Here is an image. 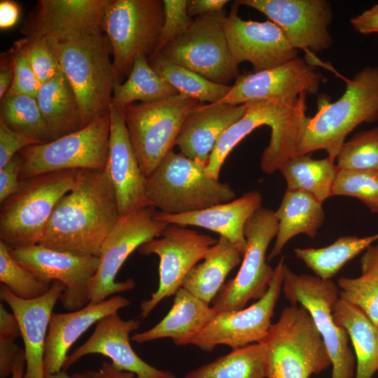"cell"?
Returning a JSON list of instances; mask_svg holds the SVG:
<instances>
[{
  "mask_svg": "<svg viewBox=\"0 0 378 378\" xmlns=\"http://www.w3.org/2000/svg\"><path fill=\"white\" fill-rule=\"evenodd\" d=\"M227 0H188L187 12L193 18L223 10Z\"/></svg>",
  "mask_w": 378,
  "mask_h": 378,
  "instance_id": "f907efd6",
  "label": "cell"
},
{
  "mask_svg": "<svg viewBox=\"0 0 378 378\" xmlns=\"http://www.w3.org/2000/svg\"><path fill=\"white\" fill-rule=\"evenodd\" d=\"M218 313L186 289L180 288L167 315L153 328L131 337L143 344L162 338H171L178 346L190 344L194 337Z\"/></svg>",
  "mask_w": 378,
  "mask_h": 378,
  "instance_id": "4316f807",
  "label": "cell"
},
{
  "mask_svg": "<svg viewBox=\"0 0 378 378\" xmlns=\"http://www.w3.org/2000/svg\"><path fill=\"white\" fill-rule=\"evenodd\" d=\"M332 317L351 340L356 360L355 378H372L378 370V328L359 308L340 297Z\"/></svg>",
  "mask_w": 378,
  "mask_h": 378,
  "instance_id": "4dcf8cb0",
  "label": "cell"
},
{
  "mask_svg": "<svg viewBox=\"0 0 378 378\" xmlns=\"http://www.w3.org/2000/svg\"><path fill=\"white\" fill-rule=\"evenodd\" d=\"M242 253L220 237L185 277L181 287L204 302L211 304L224 285L228 274L241 262Z\"/></svg>",
  "mask_w": 378,
  "mask_h": 378,
  "instance_id": "f546056e",
  "label": "cell"
},
{
  "mask_svg": "<svg viewBox=\"0 0 378 378\" xmlns=\"http://www.w3.org/2000/svg\"><path fill=\"white\" fill-rule=\"evenodd\" d=\"M153 69L178 94L200 103L219 102L230 91L232 85L218 84L200 74L176 65L160 53L148 59Z\"/></svg>",
  "mask_w": 378,
  "mask_h": 378,
  "instance_id": "d590c367",
  "label": "cell"
},
{
  "mask_svg": "<svg viewBox=\"0 0 378 378\" xmlns=\"http://www.w3.org/2000/svg\"><path fill=\"white\" fill-rule=\"evenodd\" d=\"M354 30L361 34L378 33V3L350 20Z\"/></svg>",
  "mask_w": 378,
  "mask_h": 378,
  "instance_id": "c3c4849f",
  "label": "cell"
},
{
  "mask_svg": "<svg viewBox=\"0 0 378 378\" xmlns=\"http://www.w3.org/2000/svg\"><path fill=\"white\" fill-rule=\"evenodd\" d=\"M338 169L335 162L328 157L316 160L311 153H305L289 158L279 171L286 181L287 189L307 192L323 204L332 196Z\"/></svg>",
  "mask_w": 378,
  "mask_h": 378,
  "instance_id": "1f68e13d",
  "label": "cell"
},
{
  "mask_svg": "<svg viewBox=\"0 0 378 378\" xmlns=\"http://www.w3.org/2000/svg\"><path fill=\"white\" fill-rule=\"evenodd\" d=\"M36 99L53 140L85 127L75 93L62 70L41 85Z\"/></svg>",
  "mask_w": 378,
  "mask_h": 378,
  "instance_id": "f1b7e54d",
  "label": "cell"
},
{
  "mask_svg": "<svg viewBox=\"0 0 378 378\" xmlns=\"http://www.w3.org/2000/svg\"><path fill=\"white\" fill-rule=\"evenodd\" d=\"M278 220L275 211L261 207L244 228L246 248L237 275L224 284L212 302L217 313L244 308L251 300H258L267 291L274 273L267 262L266 253L276 237Z\"/></svg>",
  "mask_w": 378,
  "mask_h": 378,
  "instance_id": "7c38bea8",
  "label": "cell"
},
{
  "mask_svg": "<svg viewBox=\"0 0 378 378\" xmlns=\"http://www.w3.org/2000/svg\"><path fill=\"white\" fill-rule=\"evenodd\" d=\"M361 275L378 280V244L369 246L360 258Z\"/></svg>",
  "mask_w": 378,
  "mask_h": 378,
  "instance_id": "816d5d0a",
  "label": "cell"
},
{
  "mask_svg": "<svg viewBox=\"0 0 378 378\" xmlns=\"http://www.w3.org/2000/svg\"><path fill=\"white\" fill-rule=\"evenodd\" d=\"M162 1L164 12V22L157 47L150 58L158 55L169 42L188 30L194 21V18L187 12L188 0Z\"/></svg>",
  "mask_w": 378,
  "mask_h": 378,
  "instance_id": "7bdbcfd3",
  "label": "cell"
},
{
  "mask_svg": "<svg viewBox=\"0 0 378 378\" xmlns=\"http://www.w3.org/2000/svg\"><path fill=\"white\" fill-rule=\"evenodd\" d=\"M110 113L82 129L19 152L20 181L65 170H105L108 156Z\"/></svg>",
  "mask_w": 378,
  "mask_h": 378,
  "instance_id": "9c48e42d",
  "label": "cell"
},
{
  "mask_svg": "<svg viewBox=\"0 0 378 378\" xmlns=\"http://www.w3.org/2000/svg\"><path fill=\"white\" fill-rule=\"evenodd\" d=\"M9 50L13 60L14 78L6 94H23L36 97L41 84L30 64L21 38L15 41Z\"/></svg>",
  "mask_w": 378,
  "mask_h": 378,
  "instance_id": "ee69618b",
  "label": "cell"
},
{
  "mask_svg": "<svg viewBox=\"0 0 378 378\" xmlns=\"http://www.w3.org/2000/svg\"><path fill=\"white\" fill-rule=\"evenodd\" d=\"M13 258L44 284H64L60 302L64 309L75 311L90 302V287L99 257L81 256L54 250L40 244L10 248Z\"/></svg>",
  "mask_w": 378,
  "mask_h": 378,
  "instance_id": "2e32d148",
  "label": "cell"
},
{
  "mask_svg": "<svg viewBox=\"0 0 378 378\" xmlns=\"http://www.w3.org/2000/svg\"><path fill=\"white\" fill-rule=\"evenodd\" d=\"M237 5L254 8L277 24L295 49L318 52L332 42L329 27L331 4L326 0H237Z\"/></svg>",
  "mask_w": 378,
  "mask_h": 378,
  "instance_id": "e0dca14e",
  "label": "cell"
},
{
  "mask_svg": "<svg viewBox=\"0 0 378 378\" xmlns=\"http://www.w3.org/2000/svg\"><path fill=\"white\" fill-rule=\"evenodd\" d=\"M377 239L378 234L365 237L344 236L323 248H295L294 253L316 276L331 279L346 263Z\"/></svg>",
  "mask_w": 378,
  "mask_h": 378,
  "instance_id": "d6a6232c",
  "label": "cell"
},
{
  "mask_svg": "<svg viewBox=\"0 0 378 378\" xmlns=\"http://www.w3.org/2000/svg\"><path fill=\"white\" fill-rule=\"evenodd\" d=\"M178 94L151 67L148 59L139 56L127 80L114 88L111 105L120 109L135 103L156 101Z\"/></svg>",
  "mask_w": 378,
  "mask_h": 378,
  "instance_id": "e575fe53",
  "label": "cell"
},
{
  "mask_svg": "<svg viewBox=\"0 0 378 378\" xmlns=\"http://www.w3.org/2000/svg\"><path fill=\"white\" fill-rule=\"evenodd\" d=\"M65 286L55 281L43 295L25 300L1 284L0 298L15 316L24 343L25 370L24 378H45L44 352L52 311Z\"/></svg>",
  "mask_w": 378,
  "mask_h": 378,
  "instance_id": "603a6c76",
  "label": "cell"
},
{
  "mask_svg": "<svg viewBox=\"0 0 378 378\" xmlns=\"http://www.w3.org/2000/svg\"><path fill=\"white\" fill-rule=\"evenodd\" d=\"M130 304L127 298L115 295L99 302H90L84 307L68 313H53L45 346V374L63 370L69 349L88 328Z\"/></svg>",
  "mask_w": 378,
  "mask_h": 378,
  "instance_id": "cb8c5ba5",
  "label": "cell"
},
{
  "mask_svg": "<svg viewBox=\"0 0 378 378\" xmlns=\"http://www.w3.org/2000/svg\"><path fill=\"white\" fill-rule=\"evenodd\" d=\"M36 144H39L14 131L0 118V169L20 150Z\"/></svg>",
  "mask_w": 378,
  "mask_h": 378,
  "instance_id": "f6af8a7d",
  "label": "cell"
},
{
  "mask_svg": "<svg viewBox=\"0 0 378 378\" xmlns=\"http://www.w3.org/2000/svg\"><path fill=\"white\" fill-rule=\"evenodd\" d=\"M153 206L120 216L104 241L99 265L90 287V302H99L108 297L134 288L133 279L116 281V275L127 258L144 243L160 236L168 224L156 218Z\"/></svg>",
  "mask_w": 378,
  "mask_h": 378,
  "instance_id": "4fadbf2b",
  "label": "cell"
},
{
  "mask_svg": "<svg viewBox=\"0 0 378 378\" xmlns=\"http://www.w3.org/2000/svg\"><path fill=\"white\" fill-rule=\"evenodd\" d=\"M108 0H39L21 28L27 38L46 36L59 43L104 33Z\"/></svg>",
  "mask_w": 378,
  "mask_h": 378,
  "instance_id": "d6986e66",
  "label": "cell"
},
{
  "mask_svg": "<svg viewBox=\"0 0 378 378\" xmlns=\"http://www.w3.org/2000/svg\"><path fill=\"white\" fill-rule=\"evenodd\" d=\"M322 203L311 194L287 189L281 204L275 211L278 230L274 246L267 260L278 256L287 242L293 237L304 234L314 238L325 220Z\"/></svg>",
  "mask_w": 378,
  "mask_h": 378,
  "instance_id": "83f0119b",
  "label": "cell"
},
{
  "mask_svg": "<svg viewBox=\"0 0 378 378\" xmlns=\"http://www.w3.org/2000/svg\"><path fill=\"white\" fill-rule=\"evenodd\" d=\"M109 52L104 33L59 43L61 68L75 93L85 126L110 113L113 92L120 83Z\"/></svg>",
  "mask_w": 378,
  "mask_h": 378,
  "instance_id": "8992f818",
  "label": "cell"
},
{
  "mask_svg": "<svg viewBox=\"0 0 378 378\" xmlns=\"http://www.w3.org/2000/svg\"><path fill=\"white\" fill-rule=\"evenodd\" d=\"M281 291L291 304H300L312 316L331 361V378H353L356 357L349 345V337L332 317L338 286L331 279L297 274L286 265Z\"/></svg>",
  "mask_w": 378,
  "mask_h": 378,
  "instance_id": "8fae6325",
  "label": "cell"
},
{
  "mask_svg": "<svg viewBox=\"0 0 378 378\" xmlns=\"http://www.w3.org/2000/svg\"><path fill=\"white\" fill-rule=\"evenodd\" d=\"M14 78L13 60L10 50L1 52L0 57V99L10 90Z\"/></svg>",
  "mask_w": 378,
  "mask_h": 378,
  "instance_id": "681fc988",
  "label": "cell"
},
{
  "mask_svg": "<svg viewBox=\"0 0 378 378\" xmlns=\"http://www.w3.org/2000/svg\"><path fill=\"white\" fill-rule=\"evenodd\" d=\"M345 82L343 94L335 102L326 95L318 99L317 112L303 122L296 155L323 150L335 162L351 132L378 120V66H365Z\"/></svg>",
  "mask_w": 378,
  "mask_h": 378,
  "instance_id": "7a4b0ae2",
  "label": "cell"
},
{
  "mask_svg": "<svg viewBox=\"0 0 378 378\" xmlns=\"http://www.w3.org/2000/svg\"><path fill=\"white\" fill-rule=\"evenodd\" d=\"M323 76L307 59L297 57L279 66L245 72L218 104L239 105L262 99L297 100L302 94L318 92Z\"/></svg>",
  "mask_w": 378,
  "mask_h": 378,
  "instance_id": "ac0fdd59",
  "label": "cell"
},
{
  "mask_svg": "<svg viewBox=\"0 0 378 378\" xmlns=\"http://www.w3.org/2000/svg\"><path fill=\"white\" fill-rule=\"evenodd\" d=\"M206 164L170 150L147 177L151 206L162 214H183L234 200L227 183L206 174Z\"/></svg>",
  "mask_w": 378,
  "mask_h": 378,
  "instance_id": "3957f363",
  "label": "cell"
},
{
  "mask_svg": "<svg viewBox=\"0 0 378 378\" xmlns=\"http://www.w3.org/2000/svg\"><path fill=\"white\" fill-rule=\"evenodd\" d=\"M340 169L378 170V127L346 141L335 158Z\"/></svg>",
  "mask_w": 378,
  "mask_h": 378,
  "instance_id": "74e56055",
  "label": "cell"
},
{
  "mask_svg": "<svg viewBox=\"0 0 378 378\" xmlns=\"http://www.w3.org/2000/svg\"><path fill=\"white\" fill-rule=\"evenodd\" d=\"M119 217L106 171L80 169L73 188L57 204L38 244L77 255L99 256Z\"/></svg>",
  "mask_w": 378,
  "mask_h": 378,
  "instance_id": "6da1fadb",
  "label": "cell"
},
{
  "mask_svg": "<svg viewBox=\"0 0 378 378\" xmlns=\"http://www.w3.org/2000/svg\"><path fill=\"white\" fill-rule=\"evenodd\" d=\"M360 200L372 212L378 213V170L338 169L332 196Z\"/></svg>",
  "mask_w": 378,
  "mask_h": 378,
  "instance_id": "ab89813d",
  "label": "cell"
},
{
  "mask_svg": "<svg viewBox=\"0 0 378 378\" xmlns=\"http://www.w3.org/2000/svg\"><path fill=\"white\" fill-rule=\"evenodd\" d=\"M262 202L260 192L251 190L239 198L198 211L183 214L158 212L156 218L167 224L200 227L213 231L227 239L244 255L246 248L245 225L262 207Z\"/></svg>",
  "mask_w": 378,
  "mask_h": 378,
  "instance_id": "d4e9b609",
  "label": "cell"
},
{
  "mask_svg": "<svg viewBox=\"0 0 378 378\" xmlns=\"http://www.w3.org/2000/svg\"><path fill=\"white\" fill-rule=\"evenodd\" d=\"M140 323L136 318L123 320L118 312L104 317L96 323L88 340L67 356L63 370L86 355L101 354L110 358L118 370L132 372L141 378H175L174 373L149 365L133 350L130 335L139 328Z\"/></svg>",
  "mask_w": 378,
  "mask_h": 378,
  "instance_id": "7402d4cb",
  "label": "cell"
},
{
  "mask_svg": "<svg viewBox=\"0 0 378 378\" xmlns=\"http://www.w3.org/2000/svg\"><path fill=\"white\" fill-rule=\"evenodd\" d=\"M200 102L177 94L123 109L130 139L146 177L176 145L187 115Z\"/></svg>",
  "mask_w": 378,
  "mask_h": 378,
  "instance_id": "ba28073f",
  "label": "cell"
},
{
  "mask_svg": "<svg viewBox=\"0 0 378 378\" xmlns=\"http://www.w3.org/2000/svg\"><path fill=\"white\" fill-rule=\"evenodd\" d=\"M18 335L0 334V378L11 374L15 357L20 349L15 344Z\"/></svg>",
  "mask_w": 378,
  "mask_h": 378,
  "instance_id": "7dc6e473",
  "label": "cell"
},
{
  "mask_svg": "<svg viewBox=\"0 0 378 378\" xmlns=\"http://www.w3.org/2000/svg\"><path fill=\"white\" fill-rule=\"evenodd\" d=\"M45 378H90L86 372L83 373H76L70 375L64 370L50 374H46Z\"/></svg>",
  "mask_w": 378,
  "mask_h": 378,
  "instance_id": "9f6ffc18",
  "label": "cell"
},
{
  "mask_svg": "<svg viewBox=\"0 0 378 378\" xmlns=\"http://www.w3.org/2000/svg\"><path fill=\"white\" fill-rule=\"evenodd\" d=\"M0 118L10 128L38 144L53 140L36 97L23 94H6L1 100Z\"/></svg>",
  "mask_w": 378,
  "mask_h": 378,
  "instance_id": "8d00e7d4",
  "label": "cell"
},
{
  "mask_svg": "<svg viewBox=\"0 0 378 378\" xmlns=\"http://www.w3.org/2000/svg\"><path fill=\"white\" fill-rule=\"evenodd\" d=\"M286 265L282 257L274 267L266 293L255 302L239 310L218 313L190 344L210 352L220 344L233 349L262 341L272 326V317L282 290Z\"/></svg>",
  "mask_w": 378,
  "mask_h": 378,
  "instance_id": "9a60e30c",
  "label": "cell"
},
{
  "mask_svg": "<svg viewBox=\"0 0 378 378\" xmlns=\"http://www.w3.org/2000/svg\"><path fill=\"white\" fill-rule=\"evenodd\" d=\"M25 364L24 349L20 348L13 363L11 378H24Z\"/></svg>",
  "mask_w": 378,
  "mask_h": 378,
  "instance_id": "11a10c76",
  "label": "cell"
},
{
  "mask_svg": "<svg viewBox=\"0 0 378 378\" xmlns=\"http://www.w3.org/2000/svg\"><path fill=\"white\" fill-rule=\"evenodd\" d=\"M183 378H266L262 342L233 349L228 354L190 371Z\"/></svg>",
  "mask_w": 378,
  "mask_h": 378,
  "instance_id": "836d02e7",
  "label": "cell"
},
{
  "mask_svg": "<svg viewBox=\"0 0 378 378\" xmlns=\"http://www.w3.org/2000/svg\"><path fill=\"white\" fill-rule=\"evenodd\" d=\"M234 2L225 20L224 29L230 50L239 64L248 62L253 72L282 65L298 57L281 29L270 20H244L238 15Z\"/></svg>",
  "mask_w": 378,
  "mask_h": 378,
  "instance_id": "ffe728a7",
  "label": "cell"
},
{
  "mask_svg": "<svg viewBox=\"0 0 378 378\" xmlns=\"http://www.w3.org/2000/svg\"><path fill=\"white\" fill-rule=\"evenodd\" d=\"M78 172H52L22 180L18 190L0 203V241L10 248L38 244Z\"/></svg>",
  "mask_w": 378,
  "mask_h": 378,
  "instance_id": "5b68a950",
  "label": "cell"
},
{
  "mask_svg": "<svg viewBox=\"0 0 378 378\" xmlns=\"http://www.w3.org/2000/svg\"><path fill=\"white\" fill-rule=\"evenodd\" d=\"M30 64L43 84L55 77L62 70L59 43L46 36L21 38Z\"/></svg>",
  "mask_w": 378,
  "mask_h": 378,
  "instance_id": "60d3db41",
  "label": "cell"
},
{
  "mask_svg": "<svg viewBox=\"0 0 378 378\" xmlns=\"http://www.w3.org/2000/svg\"><path fill=\"white\" fill-rule=\"evenodd\" d=\"M217 241L186 226L168 224L160 236L138 248L142 255L155 254L160 258L158 287L148 300L141 302V318L147 317L164 298L176 294L188 272Z\"/></svg>",
  "mask_w": 378,
  "mask_h": 378,
  "instance_id": "5bb4252c",
  "label": "cell"
},
{
  "mask_svg": "<svg viewBox=\"0 0 378 378\" xmlns=\"http://www.w3.org/2000/svg\"><path fill=\"white\" fill-rule=\"evenodd\" d=\"M0 281L16 296L31 300L46 293L51 285L44 284L19 264L9 247L0 241Z\"/></svg>",
  "mask_w": 378,
  "mask_h": 378,
  "instance_id": "f35d334b",
  "label": "cell"
},
{
  "mask_svg": "<svg viewBox=\"0 0 378 378\" xmlns=\"http://www.w3.org/2000/svg\"><path fill=\"white\" fill-rule=\"evenodd\" d=\"M164 19L161 0H108L103 30L120 83L128 77L139 56L154 53Z\"/></svg>",
  "mask_w": 378,
  "mask_h": 378,
  "instance_id": "52a82bcc",
  "label": "cell"
},
{
  "mask_svg": "<svg viewBox=\"0 0 378 378\" xmlns=\"http://www.w3.org/2000/svg\"><path fill=\"white\" fill-rule=\"evenodd\" d=\"M86 373L90 378H141L132 372L119 370L106 361L98 370H88Z\"/></svg>",
  "mask_w": 378,
  "mask_h": 378,
  "instance_id": "db71d44e",
  "label": "cell"
},
{
  "mask_svg": "<svg viewBox=\"0 0 378 378\" xmlns=\"http://www.w3.org/2000/svg\"><path fill=\"white\" fill-rule=\"evenodd\" d=\"M339 297L359 308L378 328V280L359 276L337 281Z\"/></svg>",
  "mask_w": 378,
  "mask_h": 378,
  "instance_id": "b9f144b4",
  "label": "cell"
},
{
  "mask_svg": "<svg viewBox=\"0 0 378 378\" xmlns=\"http://www.w3.org/2000/svg\"><path fill=\"white\" fill-rule=\"evenodd\" d=\"M20 16V5L10 0L0 1V28L5 30L15 26Z\"/></svg>",
  "mask_w": 378,
  "mask_h": 378,
  "instance_id": "f5cc1de1",
  "label": "cell"
},
{
  "mask_svg": "<svg viewBox=\"0 0 378 378\" xmlns=\"http://www.w3.org/2000/svg\"><path fill=\"white\" fill-rule=\"evenodd\" d=\"M108 156L105 171L113 186L120 216L152 206L144 174L126 127L123 109L111 105Z\"/></svg>",
  "mask_w": 378,
  "mask_h": 378,
  "instance_id": "44dd1931",
  "label": "cell"
},
{
  "mask_svg": "<svg viewBox=\"0 0 378 378\" xmlns=\"http://www.w3.org/2000/svg\"><path fill=\"white\" fill-rule=\"evenodd\" d=\"M247 104H198L186 116L176 140L185 156L203 162L221 136L244 113Z\"/></svg>",
  "mask_w": 378,
  "mask_h": 378,
  "instance_id": "484cf974",
  "label": "cell"
},
{
  "mask_svg": "<svg viewBox=\"0 0 378 378\" xmlns=\"http://www.w3.org/2000/svg\"><path fill=\"white\" fill-rule=\"evenodd\" d=\"M226 17L224 9L195 17L189 29L159 53L211 82L229 85L240 74L225 36Z\"/></svg>",
  "mask_w": 378,
  "mask_h": 378,
  "instance_id": "30bf717a",
  "label": "cell"
},
{
  "mask_svg": "<svg viewBox=\"0 0 378 378\" xmlns=\"http://www.w3.org/2000/svg\"><path fill=\"white\" fill-rule=\"evenodd\" d=\"M261 342L266 378H309L331 365L321 334L301 305L286 307Z\"/></svg>",
  "mask_w": 378,
  "mask_h": 378,
  "instance_id": "277c9868",
  "label": "cell"
},
{
  "mask_svg": "<svg viewBox=\"0 0 378 378\" xmlns=\"http://www.w3.org/2000/svg\"><path fill=\"white\" fill-rule=\"evenodd\" d=\"M21 167L22 160L19 154H17L0 169V203L20 188Z\"/></svg>",
  "mask_w": 378,
  "mask_h": 378,
  "instance_id": "bcb514c9",
  "label": "cell"
}]
</instances>
